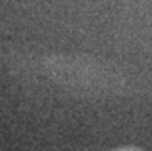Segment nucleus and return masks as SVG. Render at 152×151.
Masks as SVG:
<instances>
[{"instance_id": "nucleus-1", "label": "nucleus", "mask_w": 152, "mask_h": 151, "mask_svg": "<svg viewBox=\"0 0 152 151\" xmlns=\"http://www.w3.org/2000/svg\"><path fill=\"white\" fill-rule=\"evenodd\" d=\"M115 151H143V150H140L137 147H121V148H117Z\"/></svg>"}]
</instances>
